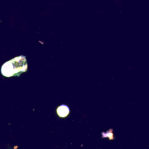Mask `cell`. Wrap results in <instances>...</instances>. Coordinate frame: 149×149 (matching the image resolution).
<instances>
[{
	"label": "cell",
	"instance_id": "6da1fadb",
	"mask_svg": "<svg viewBox=\"0 0 149 149\" xmlns=\"http://www.w3.org/2000/svg\"><path fill=\"white\" fill-rule=\"evenodd\" d=\"M28 65L25 57L19 56L4 63L1 67V73L7 77L18 76L26 71Z\"/></svg>",
	"mask_w": 149,
	"mask_h": 149
},
{
	"label": "cell",
	"instance_id": "7a4b0ae2",
	"mask_svg": "<svg viewBox=\"0 0 149 149\" xmlns=\"http://www.w3.org/2000/svg\"><path fill=\"white\" fill-rule=\"evenodd\" d=\"M58 114L61 117H65L70 113V108L66 105H63L58 107L57 109Z\"/></svg>",
	"mask_w": 149,
	"mask_h": 149
}]
</instances>
